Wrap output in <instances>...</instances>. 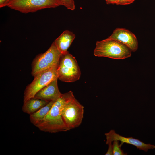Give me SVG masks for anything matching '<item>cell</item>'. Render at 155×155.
<instances>
[{
    "instance_id": "13",
    "label": "cell",
    "mask_w": 155,
    "mask_h": 155,
    "mask_svg": "<svg viewBox=\"0 0 155 155\" xmlns=\"http://www.w3.org/2000/svg\"><path fill=\"white\" fill-rule=\"evenodd\" d=\"M55 102L50 101L47 105L30 115V122L36 127L44 119L52 107Z\"/></svg>"
},
{
    "instance_id": "17",
    "label": "cell",
    "mask_w": 155,
    "mask_h": 155,
    "mask_svg": "<svg viewBox=\"0 0 155 155\" xmlns=\"http://www.w3.org/2000/svg\"><path fill=\"white\" fill-rule=\"evenodd\" d=\"M108 149L105 154L106 155H113L112 143H110L108 144Z\"/></svg>"
},
{
    "instance_id": "3",
    "label": "cell",
    "mask_w": 155,
    "mask_h": 155,
    "mask_svg": "<svg viewBox=\"0 0 155 155\" xmlns=\"http://www.w3.org/2000/svg\"><path fill=\"white\" fill-rule=\"evenodd\" d=\"M58 79L67 82H74L79 79L81 71L75 58L69 53L61 54L57 69Z\"/></svg>"
},
{
    "instance_id": "18",
    "label": "cell",
    "mask_w": 155,
    "mask_h": 155,
    "mask_svg": "<svg viewBox=\"0 0 155 155\" xmlns=\"http://www.w3.org/2000/svg\"><path fill=\"white\" fill-rule=\"evenodd\" d=\"M11 0H0V7L7 6Z\"/></svg>"
},
{
    "instance_id": "9",
    "label": "cell",
    "mask_w": 155,
    "mask_h": 155,
    "mask_svg": "<svg viewBox=\"0 0 155 155\" xmlns=\"http://www.w3.org/2000/svg\"><path fill=\"white\" fill-rule=\"evenodd\" d=\"M106 136V144H108L115 140L120 141L122 143H126L133 145L140 150L147 152L148 150L155 149V145L150 144H146L139 140L132 137H125L120 135L116 133L113 130H111L109 131L105 134Z\"/></svg>"
},
{
    "instance_id": "1",
    "label": "cell",
    "mask_w": 155,
    "mask_h": 155,
    "mask_svg": "<svg viewBox=\"0 0 155 155\" xmlns=\"http://www.w3.org/2000/svg\"><path fill=\"white\" fill-rule=\"evenodd\" d=\"M74 97L73 92L71 91L62 94L54 102L44 119L36 127L42 131L52 133L69 131L63 120L61 112L65 105Z\"/></svg>"
},
{
    "instance_id": "12",
    "label": "cell",
    "mask_w": 155,
    "mask_h": 155,
    "mask_svg": "<svg viewBox=\"0 0 155 155\" xmlns=\"http://www.w3.org/2000/svg\"><path fill=\"white\" fill-rule=\"evenodd\" d=\"M49 102L33 97L24 102L22 110L24 112L30 115L47 105Z\"/></svg>"
},
{
    "instance_id": "14",
    "label": "cell",
    "mask_w": 155,
    "mask_h": 155,
    "mask_svg": "<svg viewBox=\"0 0 155 155\" xmlns=\"http://www.w3.org/2000/svg\"><path fill=\"white\" fill-rule=\"evenodd\" d=\"M112 146L113 155H126L127 154L124 152L121 149V147L123 143L119 144V141L115 140L113 142Z\"/></svg>"
},
{
    "instance_id": "15",
    "label": "cell",
    "mask_w": 155,
    "mask_h": 155,
    "mask_svg": "<svg viewBox=\"0 0 155 155\" xmlns=\"http://www.w3.org/2000/svg\"><path fill=\"white\" fill-rule=\"evenodd\" d=\"M63 4L67 9L73 10L75 8V3L74 0H59Z\"/></svg>"
},
{
    "instance_id": "19",
    "label": "cell",
    "mask_w": 155,
    "mask_h": 155,
    "mask_svg": "<svg viewBox=\"0 0 155 155\" xmlns=\"http://www.w3.org/2000/svg\"><path fill=\"white\" fill-rule=\"evenodd\" d=\"M107 4L119 5L118 0H105Z\"/></svg>"
},
{
    "instance_id": "8",
    "label": "cell",
    "mask_w": 155,
    "mask_h": 155,
    "mask_svg": "<svg viewBox=\"0 0 155 155\" xmlns=\"http://www.w3.org/2000/svg\"><path fill=\"white\" fill-rule=\"evenodd\" d=\"M107 38L121 42L130 49L132 52H135L138 49V41L136 36L127 29L117 28Z\"/></svg>"
},
{
    "instance_id": "10",
    "label": "cell",
    "mask_w": 155,
    "mask_h": 155,
    "mask_svg": "<svg viewBox=\"0 0 155 155\" xmlns=\"http://www.w3.org/2000/svg\"><path fill=\"white\" fill-rule=\"evenodd\" d=\"M58 79H55L39 91L34 98L49 102L56 101L62 94L58 87Z\"/></svg>"
},
{
    "instance_id": "11",
    "label": "cell",
    "mask_w": 155,
    "mask_h": 155,
    "mask_svg": "<svg viewBox=\"0 0 155 155\" xmlns=\"http://www.w3.org/2000/svg\"><path fill=\"white\" fill-rule=\"evenodd\" d=\"M75 36L72 32L68 30L64 31L54 41L57 49L61 54L68 51L67 49L75 38Z\"/></svg>"
},
{
    "instance_id": "16",
    "label": "cell",
    "mask_w": 155,
    "mask_h": 155,
    "mask_svg": "<svg viewBox=\"0 0 155 155\" xmlns=\"http://www.w3.org/2000/svg\"><path fill=\"white\" fill-rule=\"evenodd\" d=\"M119 5H127L133 3L135 0H118Z\"/></svg>"
},
{
    "instance_id": "6",
    "label": "cell",
    "mask_w": 155,
    "mask_h": 155,
    "mask_svg": "<svg viewBox=\"0 0 155 155\" xmlns=\"http://www.w3.org/2000/svg\"><path fill=\"white\" fill-rule=\"evenodd\" d=\"M63 5L59 0H11L7 6L23 13L34 12L47 8Z\"/></svg>"
},
{
    "instance_id": "5",
    "label": "cell",
    "mask_w": 155,
    "mask_h": 155,
    "mask_svg": "<svg viewBox=\"0 0 155 155\" xmlns=\"http://www.w3.org/2000/svg\"><path fill=\"white\" fill-rule=\"evenodd\" d=\"M61 55L53 42L46 51L38 55L34 59L32 65V75L34 76L58 65Z\"/></svg>"
},
{
    "instance_id": "4",
    "label": "cell",
    "mask_w": 155,
    "mask_h": 155,
    "mask_svg": "<svg viewBox=\"0 0 155 155\" xmlns=\"http://www.w3.org/2000/svg\"><path fill=\"white\" fill-rule=\"evenodd\" d=\"M58 65L42 71L34 76L33 81L26 86L25 90L24 102L34 97L39 91L58 78L57 69Z\"/></svg>"
},
{
    "instance_id": "2",
    "label": "cell",
    "mask_w": 155,
    "mask_h": 155,
    "mask_svg": "<svg viewBox=\"0 0 155 155\" xmlns=\"http://www.w3.org/2000/svg\"><path fill=\"white\" fill-rule=\"evenodd\" d=\"M132 52L130 49L121 42L107 38L97 41L94 54L96 57L123 59L130 57Z\"/></svg>"
},
{
    "instance_id": "7",
    "label": "cell",
    "mask_w": 155,
    "mask_h": 155,
    "mask_svg": "<svg viewBox=\"0 0 155 155\" xmlns=\"http://www.w3.org/2000/svg\"><path fill=\"white\" fill-rule=\"evenodd\" d=\"M84 113V107L75 97L63 107L61 115L69 130L78 127L81 124Z\"/></svg>"
}]
</instances>
